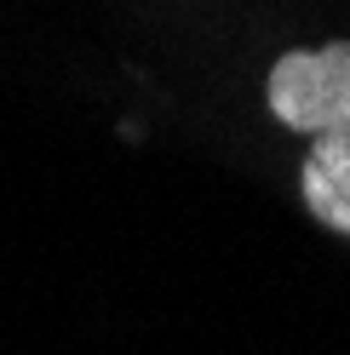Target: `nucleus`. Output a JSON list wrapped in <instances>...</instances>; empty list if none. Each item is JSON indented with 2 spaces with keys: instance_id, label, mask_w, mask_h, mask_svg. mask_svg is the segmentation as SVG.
<instances>
[{
  "instance_id": "obj_1",
  "label": "nucleus",
  "mask_w": 350,
  "mask_h": 355,
  "mask_svg": "<svg viewBox=\"0 0 350 355\" xmlns=\"http://www.w3.org/2000/svg\"><path fill=\"white\" fill-rule=\"evenodd\" d=\"M270 115L310 138L299 189L316 224L350 235V40H327L316 52L276 58L265 80Z\"/></svg>"
}]
</instances>
